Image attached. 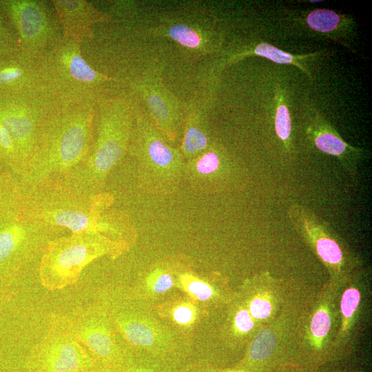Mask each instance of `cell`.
Segmentation results:
<instances>
[{
  "mask_svg": "<svg viewBox=\"0 0 372 372\" xmlns=\"http://www.w3.org/2000/svg\"><path fill=\"white\" fill-rule=\"evenodd\" d=\"M273 334L268 330L260 331L253 340L249 355L251 360H261L268 357L276 345Z\"/></svg>",
  "mask_w": 372,
  "mask_h": 372,
  "instance_id": "d4e9b609",
  "label": "cell"
},
{
  "mask_svg": "<svg viewBox=\"0 0 372 372\" xmlns=\"http://www.w3.org/2000/svg\"><path fill=\"white\" fill-rule=\"evenodd\" d=\"M1 172V171L0 170V172Z\"/></svg>",
  "mask_w": 372,
  "mask_h": 372,
  "instance_id": "8d00e7d4",
  "label": "cell"
},
{
  "mask_svg": "<svg viewBox=\"0 0 372 372\" xmlns=\"http://www.w3.org/2000/svg\"><path fill=\"white\" fill-rule=\"evenodd\" d=\"M58 16L63 37L83 43L85 40H95L92 26L100 23H108L112 19L109 12L97 8L86 0H51Z\"/></svg>",
  "mask_w": 372,
  "mask_h": 372,
  "instance_id": "2e32d148",
  "label": "cell"
},
{
  "mask_svg": "<svg viewBox=\"0 0 372 372\" xmlns=\"http://www.w3.org/2000/svg\"><path fill=\"white\" fill-rule=\"evenodd\" d=\"M95 103L57 105L46 119L21 184L62 180L83 163L93 141Z\"/></svg>",
  "mask_w": 372,
  "mask_h": 372,
  "instance_id": "7a4b0ae2",
  "label": "cell"
},
{
  "mask_svg": "<svg viewBox=\"0 0 372 372\" xmlns=\"http://www.w3.org/2000/svg\"><path fill=\"white\" fill-rule=\"evenodd\" d=\"M288 217L291 225L326 265L336 269L343 266L345 260L342 247L329 223L299 204L289 207Z\"/></svg>",
  "mask_w": 372,
  "mask_h": 372,
  "instance_id": "9a60e30c",
  "label": "cell"
},
{
  "mask_svg": "<svg viewBox=\"0 0 372 372\" xmlns=\"http://www.w3.org/2000/svg\"><path fill=\"white\" fill-rule=\"evenodd\" d=\"M320 1H319V0H318V1H310V2H320Z\"/></svg>",
  "mask_w": 372,
  "mask_h": 372,
  "instance_id": "d590c367",
  "label": "cell"
},
{
  "mask_svg": "<svg viewBox=\"0 0 372 372\" xmlns=\"http://www.w3.org/2000/svg\"><path fill=\"white\" fill-rule=\"evenodd\" d=\"M81 44L63 37L37 59L42 92L58 105L96 103L119 89L116 78L86 61Z\"/></svg>",
  "mask_w": 372,
  "mask_h": 372,
  "instance_id": "5b68a950",
  "label": "cell"
},
{
  "mask_svg": "<svg viewBox=\"0 0 372 372\" xmlns=\"http://www.w3.org/2000/svg\"><path fill=\"white\" fill-rule=\"evenodd\" d=\"M57 105L43 92L0 94V122L17 147L23 166L22 173L46 119Z\"/></svg>",
  "mask_w": 372,
  "mask_h": 372,
  "instance_id": "30bf717a",
  "label": "cell"
},
{
  "mask_svg": "<svg viewBox=\"0 0 372 372\" xmlns=\"http://www.w3.org/2000/svg\"><path fill=\"white\" fill-rule=\"evenodd\" d=\"M121 84L132 96L142 98L152 122L165 138L176 142L183 126L185 107L165 85L158 69H145Z\"/></svg>",
  "mask_w": 372,
  "mask_h": 372,
  "instance_id": "7c38bea8",
  "label": "cell"
},
{
  "mask_svg": "<svg viewBox=\"0 0 372 372\" xmlns=\"http://www.w3.org/2000/svg\"><path fill=\"white\" fill-rule=\"evenodd\" d=\"M116 330L131 344L146 351L145 357L178 366V356L165 342V333L118 294H104L99 304Z\"/></svg>",
  "mask_w": 372,
  "mask_h": 372,
  "instance_id": "8fae6325",
  "label": "cell"
},
{
  "mask_svg": "<svg viewBox=\"0 0 372 372\" xmlns=\"http://www.w3.org/2000/svg\"><path fill=\"white\" fill-rule=\"evenodd\" d=\"M231 170L224 149L212 141L207 150L185 162L183 180L197 191H214L229 178Z\"/></svg>",
  "mask_w": 372,
  "mask_h": 372,
  "instance_id": "e0dca14e",
  "label": "cell"
},
{
  "mask_svg": "<svg viewBox=\"0 0 372 372\" xmlns=\"http://www.w3.org/2000/svg\"><path fill=\"white\" fill-rule=\"evenodd\" d=\"M19 51L17 36L0 8V59Z\"/></svg>",
  "mask_w": 372,
  "mask_h": 372,
  "instance_id": "cb8c5ba5",
  "label": "cell"
},
{
  "mask_svg": "<svg viewBox=\"0 0 372 372\" xmlns=\"http://www.w3.org/2000/svg\"><path fill=\"white\" fill-rule=\"evenodd\" d=\"M174 318L180 324H187L194 318V312L189 307L182 305L174 310Z\"/></svg>",
  "mask_w": 372,
  "mask_h": 372,
  "instance_id": "d6a6232c",
  "label": "cell"
},
{
  "mask_svg": "<svg viewBox=\"0 0 372 372\" xmlns=\"http://www.w3.org/2000/svg\"><path fill=\"white\" fill-rule=\"evenodd\" d=\"M134 99V122L127 154L134 158L138 178L145 188L157 194L172 193L183 180L185 161L179 147L169 145L140 101Z\"/></svg>",
  "mask_w": 372,
  "mask_h": 372,
  "instance_id": "52a82bcc",
  "label": "cell"
},
{
  "mask_svg": "<svg viewBox=\"0 0 372 372\" xmlns=\"http://www.w3.org/2000/svg\"><path fill=\"white\" fill-rule=\"evenodd\" d=\"M81 372H121L119 369H112L102 366H96L94 369Z\"/></svg>",
  "mask_w": 372,
  "mask_h": 372,
  "instance_id": "e575fe53",
  "label": "cell"
},
{
  "mask_svg": "<svg viewBox=\"0 0 372 372\" xmlns=\"http://www.w3.org/2000/svg\"><path fill=\"white\" fill-rule=\"evenodd\" d=\"M251 55L262 56L280 64L294 65L310 76L309 72L307 70L305 66L302 65V62L304 60L308 59L311 56H313L315 54H291L280 50L270 44L266 43H260L254 45V47H247L242 50H240L238 52H234L228 55L225 59L220 62V64H218L214 66V68H211L209 72V78L213 76L216 71L218 72L220 67H225L226 65L233 63L238 60Z\"/></svg>",
  "mask_w": 372,
  "mask_h": 372,
  "instance_id": "7402d4cb",
  "label": "cell"
},
{
  "mask_svg": "<svg viewBox=\"0 0 372 372\" xmlns=\"http://www.w3.org/2000/svg\"><path fill=\"white\" fill-rule=\"evenodd\" d=\"M42 92L37 59L19 51L0 59V94Z\"/></svg>",
  "mask_w": 372,
  "mask_h": 372,
  "instance_id": "d6986e66",
  "label": "cell"
},
{
  "mask_svg": "<svg viewBox=\"0 0 372 372\" xmlns=\"http://www.w3.org/2000/svg\"><path fill=\"white\" fill-rule=\"evenodd\" d=\"M275 129L278 138L287 145L291 136V121L288 108L281 103L276 107Z\"/></svg>",
  "mask_w": 372,
  "mask_h": 372,
  "instance_id": "484cf974",
  "label": "cell"
},
{
  "mask_svg": "<svg viewBox=\"0 0 372 372\" xmlns=\"http://www.w3.org/2000/svg\"><path fill=\"white\" fill-rule=\"evenodd\" d=\"M306 133L320 151L335 156L346 172L356 175L358 164L364 158V150L349 145L318 112H314Z\"/></svg>",
  "mask_w": 372,
  "mask_h": 372,
  "instance_id": "ac0fdd59",
  "label": "cell"
},
{
  "mask_svg": "<svg viewBox=\"0 0 372 372\" xmlns=\"http://www.w3.org/2000/svg\"><path fill=\"white\" fill-rule=\"evenodd\" d=\"M235 324L237 329L241 332H247L254 327V322L250 313L245 309L238 312L235 318Z\"/></svg>",
  "mask_w": 372,
  "mask_h": 372,
  "instance_id": "1f68e13d",
  "label": "cell"
},
{
  "mask_svg": "<svg viewBox=\"0 0 372 372\" xmlns=\"http://www.w3.org/2000/svg\"><path fill=\"white\" fill-rule=\"evenodd\" d=\"M331 326V318L325 309L318 310L312 318L311 332L316 340H322L328 333Z\"/></svg>",
  "mask_w": 372,
  "mask_h": 372,
  "instance_id": "4316f807",
  "label": "cell"
},
{
  "mask_svg": "<svg viewBox=\"0 0 372 372\" xmlns=\"http://www.w3.org/2000/svg\"><path fill=\"white\" fill-rule=\"evenodd\" d=\"M153 36L169 38L189 54L203 56L218 53L223 32L210 15L200 11H177L163 14L149 30Z\"/></svg>",
  "mask_w": 372,
  "mask_h": 372,
  "instance_id": "4fadbf2b",
  "label": "cell"
},
{
  "mask_svg": "<svg viewBox=\"0 0 372 372\" xmlns=\"http://www.w3.org/2000/svg\"><path fill=\"white\" fill-rule=\"evenodd\" d=\"M301 21L309 30L347 48L349 23L347 16L329 9H316L304 14Z\"/></svg>",
  "mask_w": 372,
  "mask_h": 372,
  "instance_id": "44dd1931",
  "label": "cell"
},
{
  "mask_svg": "<svg viewBox=\"0 0 372 372\" xmlns=\"http://www.w3.org/2000/svg\"><path fill=\"white\" fill-rule=\"evenodd\" d=\"M99 366L76 338L70 318L52 313L43 338L30 350L28 372H81Z\"/></svg>",
  "mask_w": 372,
  "mask_h": 372,
  "instance_id": "ba28073f",
  "label": "cell"
},
{
  "mask_svg": "<svg viewBox=\"0 0 372 372\" xmlns=\"http://www.w3.org/2000/svg\"><path fill=\"white\" fill-rule=\"evenodd\" d=\"M21 185L30 211L45 224L65 232L98 233L129 245L132 227L125 214L112 208L110 193L87 195L60 180Z\"/></svg>",
  "mask_w": 372,
  "mask_h": 372,
  "instance_id": "6da1fadb",
  "label": "cell"
},
{
  "mask_svg": "<svg viewBox=\"0 0 372 372\" xmlns=\"http://www.w3.org/2000/svg\"><path fill=\"white\" fill-rule=\"evenodd\" d=\"M207 101L204 95L197 96L185 107L183 137L179 149L185 161L204 152L212 143L205 114Z\"/></svg>",
  "mask_w": 372,
  "mask_h": 372,
  "instance_id": "ffe728a7",
  "label": "cell"
},
{
  "mask_svg": "<svg viewBox=\"0 0 372 372\" xmlns=\"http://www.w3.org/2000/svg\"><path fill=\"white\" fill-rule=\"evenodd\" d=\"M360 295L358 290L350 288L346 290L342 297L340 308L344 317L349 319L353 316L360 302Z\"/></svg>",
  "mask_w": 372,
  "mask_h": 372,
  "instance_id": "f1b7e54d",
  "label": "cell"
},
{
  "mask_svg": "<svg viewBox=\"0 0 372 372\" xmlns=\"http://www.w3.org/2000/svg\"><path fill=\"white\" fill-rule=\"evenodd\" d=\"M0 8L17 39L19 51L37 59L62 37V28L50 2L0 0Z\"/></svg>",
  "mask_w": 372,
  "mask_h": 372,
  "instance_id": "9c48e42d",
  "label": "cell"
},
{
  "mask_svg": "<svg viewBox=\"0 0 372 372\" xmlns=\"http://www.w3.org/2000/svg\"><path fill=\"white\" fill-rule=\"evenodd\" d=\"M178 372H213L203 366H189L184 368H178Z\"/></svg>",
  "mask_w": 372,
  "mask_h": 372,
  "instance_id": "836d02e7",
  "label": "cell"
},
{
  "mask_svg": "<svg viewBox=\"0 0 372 372\" xmlns=\"http://www.w3.org/2000/svg\"><path fill=\"white\" fill-rule=\"evenodd\" d=\"M64 232L34 216L18 178L0 172V298L34 260H40L48 242Z\"/></svg>",
  "mask_w": 372,
  "mask_h": 372,
  "instance_id": "277c9868",
  "label": "cell"
},
{
  "mask_svg": "<svg viewBox=\"0 0 372 372\" xmlns=\"http://www.w3.org/2000/svg\"><path fill=\"white\" fill-rule=\"evenodd\" d=\"M185 285H187V289L189 292L195 296L198 299L206 300L212 295L211 288L205 282L199 280L185 276Z\"/></svg>",
  "mask_w": 372,
  "mask_h": 372,
  "instance_id": "f546056e",
  "label": "cell"
},
{
  "mask_svg": "<svg viewBox=\"0 0 372 372\" xmlns=\"http://www.w3.org/2000/svg\"><path fill=\"white\" fill-rule=\"evenodd\" d=\"M69 318L76 338L99 366H123L128 353L117 342L115 329L99 304L78 308Z\"/></svg>",
  "mask_w": 372,
  "mask_h": 372,
  "instance_id": "5bb4252c",
  "label": "cell"
},
{
  "mask_svg": "<svg viewBox=\"0 0 372 372\" xmlns=\"http://www.w3.org/2000/svg\"><path fill=\"white\" fill-rule=\"evenodd\" d=\"M147 285L155 293H163L173 285V279L169 273L162 269L154 271L147 278Z\"/></svg>",
  "mask_w": 372,
  "mask_h": 372,
  "instance_id": "83f0119b",
  "label": "cell"
},
{
  "mask_svg": "<svg viewBox=\"0 0 372 372\" xmlns=\"http://www.w3.org/2000/svg\"><path fill=\"white\" fill-rule=\"evenodd\" d=\"M135 116L134 97L121 88L95 103L93 141L85 161L62 180L87 195L102 193L114 167L128 153Z\"/></svg>",
  "mask_w": 372,
  "mask_h": 372,
  "instance_id": "3957f363",
  "label": "cell"
},
{
  "mask_svg": "<svg viewBox=\"0 0 372 372\" xmlns=\"http://www.w3.org/2000/svg\"><path fill=\"white\" fill-rule=\"evenodd\" d=\"M128 245L102 234L81 231L50 240L41 256L38 275L48 290L63 289L75 284L84 269L103 256L116 257Z\"/></svg>",
  "mask_w": 372,
  "mask_h": 372,
  "instance_id": "8992f818",
  "label": "cell"
},
{
  "mask_svg": "<svg viewBox=\"0 0 372 372\" xmlns=\"http://www.w3.org/2000/svg\"><path fill=\"white\" fill-rule=\"evenodd\" d=\"M250 314L256 319H265L271 313V303L262 298H254L250 304Z\"/></svg>",
  "mask_w": 372,
  "mask_h": 372,
  "instance_id": "4dcf8cb0",
  "label": "cell"
},
{
  "mask_svg": "<svg viewBox=\"0 0 372 372\" xmlns=\"http://www.w3.org/2000/svg\"><path fill=\"white\" fill-rule=\"evenodd\" d=\"M178 366L149 357L128 354L121 372H178Z\"/></svg>",
  "mask_w": 372,
  "mask_h": 372,
  "instance_id": "603a6c76",
  "label": "cell"
}]
</instances>
